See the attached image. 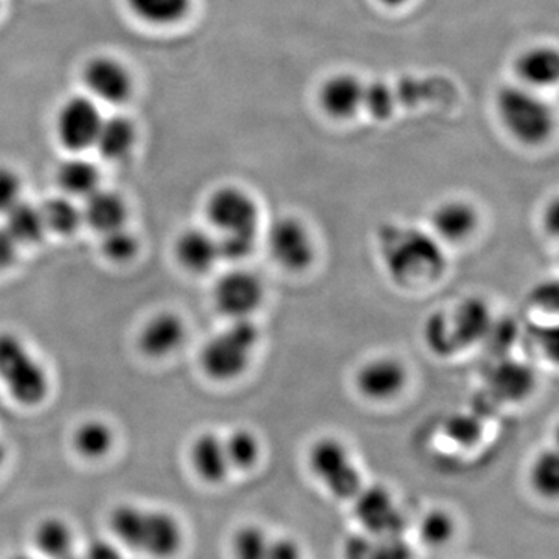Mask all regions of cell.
<instances>
[{"instance_id": "cell-21", "label": "cell", "mask_w": 559, "mask_h": 559, "mask_svg": "<svg viewBox=\"0 0 559 559\" xmlns=\"http://www.w3.org/2000/svg\"><path fill=\"white\" fill-rule=\"evenodd\" d=\"M176 257L187 271L205 274L221 261L218 238L204 229H189L176 242Z\"/></svg>"}, {"instance_id": "cell-5", "label": "cell", "mask_w": 559, "mask_h": 559, "mask_svg": "<svg viewBox=\"0 0 559 559\" xmlns=\"http://www.w3.org/2000/svg\"><path fill=\"white\" fill-rule=\"evenodd\" d=\"M0 380L22 406H38L49 395V374L16 334L0 333Z\"/></svg>"}, {"instance_id": "cell-46", "label": "cell", "mask_w": 559, "mask_h": 559, "mask_svg": "<svg viewBox=\"0 0 559 559\" xmlns=\"http://www.w3.org/2000/svg\"><path fill=\"white\" fill-rule=\"evenodd\" d=\"M7 559H43V558H39L38 555L22 554V551H20V554L10 555V557Z\"/></svg>"}, {"instance_id": "cell-47", "label": "cell", "mask_w": 559, "mask_h": 559, "mask_svg": "<svg viewBox=\"0 0 559 559\" xmlns=\"http://www.w3.org/2000/svg\"><path fill=\"white\" fill-rule=\"evenodd\" d=\"M7 460V448L3 447V443H0V468H2L3 463Z\"/></svg>"}, {"instance_id": "cell-27", "label": "cell", "mask_w": 559, "mask_h": 559, "mask_svg": "<svg viewBox=\"0 0 559 559\" xmlns=\"http://www.w3.org/2000/svg\"><path fill=\"white\" fill-rule=\"evenodd\" d=\"M3 218H5L3 229L9 231L17 245H35L47 234L40 207L31 202L22 200Z\"/></svg>"}, {"instance_id": "cell-41", "label": "cell", "mask_w": 559, "mask_h": 559, "mask_svg": "<svg viewBox=\"0 0 559 559\" xmlns=\"http://www.w3.org/2000/svg\"><path fill=\"white\" fill-rule=\"evenodd\" d=\"M83 559H127L124 549L112 538H95L84 549Z\"/></svg>"}, {"instance_id": "cell-38", "label": "cell", "mask_w": 559, "mask_h": 559, "mask_svg": "<svg viewBox=\"0 0 559 559\" xmlns=\"http://www.w3.org/2000/svg\"><path fill=\"white\" fill-rule=\"evenodd\" d=\"M22 201V179L13 168L0 167V216Z\"/></svg>"}, {"instance_id": "cell-25", "label": "cell", "mask_w": 559, "mask_h": 559, "mask_svg": "<svg viewBox=\"0 0 559 559\" xmlns=\"http://www.w3.org/2000/svg\"><path fill=\"white\" fill-rule=\"evenodd\" d=\"M488 384L502 401H521L535 388V374L525 364L514 359L499 360L489 373Z\"/></svg>"}, {"instance_id": "cell-7", "label": "cell", "mask_w": 559, "mask_h": 559, "mask_svg": "<svg viewBox=\"0 0 559 559\" xmlns=\"http://www.w3.org/2000/svg\"><path fill=\"white\" fill-rule=\"evenodd\" d=\"M105 117L102 106L90 95H72L55 114V138L70 154H84L94 150Z\"/></svg>"}, {"instance_id": "cell-10", "label": "cell", "mask_w": 559, "mask_h": 559, "mask_svg": "<svg viewBox=\"0 0 559 559\" xmlns=\"http://www.w3.org/2000/svg\"><path fill=\"white\" fill-rule=\"evenodd\" d=\"M266 246L274 263L288 272L310 270L318 253L310 229L294 216H283L271 224Z\"/></svg>"}, {"instance_id": "cell-13", "label": "cell", "mask_w": 559, "mask_h": 559, "mask_svg": "<svg viewBox=\"0 0 559 559\" xmlns=\"http://www.w3.org/2000/svg\"><path fill=\"white\" fill-rule=\"evenodd\" d=\"M409 382V370L403 360L395 356H378L359 367L355 374V385L362 399L384 403L395 400Z\"/></svg>"}, {"instance_id": "cell-20", "label": "cell", "mask_w": 559, "mask_h": 559, "mask_svg": "<svg viewBox=\"0 0 559 559\" xmlns=\"http://www.w3.org/2000/svg\"><path fill=\"white\" fill-rule=\"evenodd\" d=\"M81 210H83L84 224L100 235L127 226V201L116 191L105 190L100 187L84 200Z\"/></svg>"}, {"instance_id": "cell-8", "label": "cell", "mask_w": 559, "mask_h": 559, "mask_svg": "<svg viewBox=\"0 0 559 559\" xmlns=\"http://www.w3.org/2000/svg\"><path fill=\"white\" fill-rule=\"evenodd\" d=\"M205 216L218 235H259V202L240 187L226 186L213 191L205 202Z\"/></svg>"}, {"instance_id": "cell-22", "label": "cell", "mask_w": 559, "mask_h": 559, "mask_svg": "<svg viewBox=\"0 0 559 559\" xmlns=\"http://www.w3.org/2000/svg\"><path fill=\"white\" fill-rule=\"evenodd\" d=\"M518 79L530 90H546L559 79V55L551 47H533L514 61Z\"/></svg>"}, {"instance_id": "cell-24", "label": "cell", "mask_w": 559, "mask_h": 559, "mask_svg": "<svg viewBox=\"0 0 559 559\" xmlns=\"http://www.w3.org/2000/svg\"><path fill=\"white\" fill-rule=\"evenodd\" d=\"M32 543L39 558L64 559L75 554L76 536L68 521L51 516L36 524Z\"/></svg>"}, {"instance_id": "cell-12", "label": "cell", "mask_w": 559, "mask_h": 559, "mask_svg": "<svg viewBox=\"0 0 559 559\" xmlns=\"http://www.w3.org/2000/svg\"><path fill=\"white\" fill-rule=\"evenodd\" d=\"M213 301L221 314L230 320L250 319L263 305V282L250 271L227 272L213 288Z\"/></svg>"}, {"instance_id": "cell-33", "label": "cell", "mask_w": 559, "mask_h": 559, "mask_svg": "<svg viewBox=\"0 0 559 559\" xmlns=\"http://www.w3.org/2000/svg\"><path fill=\"white\" fill-rule=\"evenodd\" d=\"M271 540L259 525H245L231 536V554L235 559H266Z\"/></svg>"}, {"instance_id": "cell-31", "label": "cell", "mask_w": 559, "mask_h": 559, "mask_svg": "<svg viewBox=\"0 0 559 559\" xmlns=\"http://www.w3.org/2000/svg\"><path fill=\"white\" fill-rule=\"evenodd\" d=\"M230 468L237 471L252 469L261 455L260 440L249 429H235L224 439Z\"/></svg>"}, {"instance_id": "cell-2", "label": "cell", "mask_w": 559, "mask_h": 559, "mask_svg": "<svg viewBox=\"0 0 559 559\" xmlns=\"http://www.w3.org/2000/svg\"><path fill=\"white\" fill-rule=\"evenodd\" d=\"M381 253L390 277L409 288L436 282L447 267L441 242L432 234L417 229L384 230Z\"/></svg>"}, {"instance_id": "cell-15", "label": "cell", "mask_w": 559, "mask_h": 559, "mask_svg": "<svg viewBox=\"0 0 559 559\" xmlns=\"http://www.w3.org/2000/svg\"><path fill=\"white\" fill-rule=\"evenodd\" d=\"M366 83L353 73H337L320 86V108L334 120H349L364 108Z\"/></svg>"}, {"instance_id": "cell-26", "label": "cell", "mask_w": 559, "mask_h": 559, "mask_svg": "<svg viewBox=\"0 0 559 559\" xmlns=\"http://www.w3.org/2000/svg\"><path fill=\"white\" fill-rule=\"evenodd\" d=\"M132 16L153 28L176 27L189 17L193 0H124Z\"/></svg>"}, {"instance_id": "cell-36", "label": "cell", "mask_w": 559, "mask_h": 559, "mask_svg": "<svg viewBox=\"0 0 559 559\" xmlns=\"http://www.w3.org/2000/svg\"><path fill=\"white\" fill-rule=\"evenodd\" d=\"M395 108L392 91L388 84L382 81L366 84V94H364V108L371 117L378 120H388Z\"/></svg>"}, {"instance_id": "cell-29", "label": "cell", "mask_w": 559, "mask_h": 559, "mask_svg": "<svg viewBox=\"0 0 559 559\" xmlns=\"http://www.w3.org/2000/svg\"><path fill=\"white\" fill-rule=\"evenodd\" d=\"M114 447V432L109 425L100 419H90L76 429L73 448L81 457L100 460L106 457Z\"/></svg>"}, {"instance_id": "cell-9", "label": "cell", "mask_w": 559, "mask_h": 559, "mask_svg": "<svg viewBox=\"0 0 559 559\" xmlns=\"http://www.w3.org/2000/svg\"><path fill=\"white\" fill-rule=\"evenodd\" d=\"M84 94L100 106H121L134 94V76L123 61L110 55H97L81 69Z\"/></svg>"}, {"instance_id": "cell-14", "label": "cell", "mask_w": 559, "mask_h": 559, "mask_svg": "<svg viewBox=\"0 0 559 559\" xmlns=\"http://www.w3.org/2000/svg\"><path fill=\"white\" fill-rule=\"evenodd\" d=\"M479 223L477 209L468 201L462 200L441 202L430 215L433 237L448 245L468 241L479 229Z\"/></svg>"}, {"instance_id": "cell-18", "label": "cell", "mask_w": 559, "mask_h": 559, "mask_svg": "<svg viewBox=\"0 0 559 559\" xmlns=\"http://www.w3.org/2000/svg\"><path fill=\"white\" fill-rule=\"evenodd\" d=\"M190 462L197 476L212 485L226 480L231 471L224 439L213 432L201 433L194 439Z\"/></svg>"}, {"instance_id": "cell-30", "label": "cell", "mask_w": 559, "mask_h": 559, "mask_svg": "<svg viewBox=\"0 0 559 559\" xmlns=\"http://www.w3.org/2000/svg\"><path fill=\"white\" fill-rule=\"evenodd\" d=\"M423 337H425L430 352L439 358H450V356L462 352L457 340H455L454 331H452L448 311H436L429 316L425 329H423Z\"/></svg>"}, {"instance_id": "cell-37", "label": "cell", "mask_w": 559, "mask_h": 559, "mask_svg": "<svg viewBox=\"0 0 559 559\" xmlns=\"http://www.w3.org/2000/svg\"><path fill=\"white\" fill-rule=\"evenodd\" d=\"M218 238V248L221 260L242 261L252 255L257 248L259 235L253 234H227L216 235Z\"/></svg>"}, {"instance_id": "cell-1", "label": "cell", "mask_w": 559, "mask_h": 559, "mask_svg": "<svg viewBox=\"0 0 559 559\" xmlns=\"http://www.w3.org/2000/svg\"><path fill=\"white\" fill-rule=\"evenodd\" d=\"M108 528L110 538L124 550L153 559L178 557L186 544V530L178 516L167 510L145 509L134 503L114 507Z\"/></svg>"}, {"instance_id": "cell-6", "label": "cell", "mask_w": 559, "mask_h": 559, "mask_svg": "<svg viewBox=\"0 0 559 559\" xmlns=\"http://www.w3.org/2000/svg\"><path fill=\"white\" fill-rule=\"evenodd\" d=\"M311 473L337 499L355 498L362 488V476L355 459L341 440L322 437L308 452Z\"/></svg>"}, {"instance_id": "cell-23", "label": "cell", "mask_w": 559, "mask_h": 559, "mask_svg": "<svg viewBox=\"0 0 559 559\" xmlns=\"http://www.w3.org/2000/svg\"><path fill=\"white\" fill-rule=\"evenodd\" d=\"M57 182L66 197L84 201L100 189L102 173L94 162L84 159L83 154H72L58 167Z\"/></svg>"}, {"instance_id": "cell-48", "label": "cell", "mask_w": 559, "mask_h": 559, "mask_svg": "<svg viewBox=\"0 0 559 559\" xmlns=\"http://www.w3.org/2000/svg\"><path fill=\"white\" fill-rule=\"evenodd\" d=\"M64 559H83V557H81V555L73 554V555H70V557L64 558Z\"/></svg>"}, {"instance_id": "cell-11", "label": "cell", "mask_w": 559, "mask_h": 559, "mask_svg": "<svg viewBox=\"0 0 559 559\" xmlns=\"http://www.w3.org/2000/svg\"><path fill=\"white\" fill-rule=\"evenodd\" d=\"M352 500L356 520L366 533L373 536H404L406 533V516L388 488L362 485Z\"/></svg>"}, {"instance_id": "cell-44", "label": "cell", "mask_w": 559, "mask_h": 559, "mask_svg": "<svg viewBox=\"0 0 559 559\" xmlns=\"http://www.w3.org/2000/svg\"><path fill=\"white\" fill-rule=\"evenodd\" d=\"M17 246L20 245L13 240L9 231L0 227V272L9 270L16 260Z\"/></svg>"}, {"instance_id": "cell-35", "label": "cell", "mask_w": 559, "mask_h": 559, "mask_svg": "<svg viewBox=\"0 0 559 559\" xmlns=\"http://www.w3.org/2000/svg\"><path fill=\"white\" fill-rule=\"evenodd\" d=\"M102 250L110 261L123 263V261L134 259L138 253V237L128 230L127 226L120 227V229L102 235Z\"/></svg>"}, {"instance_id": "cell-19", "label": "cell", "mask_w": 559, "mask_h": 559, "mask_svg": "<svg viewBox=\"0 0 559 559\" xmlns=\"http://www.w3.org/2000/svg\"><path fill=\"white\" fill-rule=\"evenodd\" d=\"M138 140V124L130 117L116 114L103 120L94 150H97L105 160L124 162L134 153Z\"/></svg>"}, {"instance_id": "cell-17", "label": "cell", "mask_w": 559, "mask_h": 559, "mask_svg": "<svg viewBox=\"0 0 559 559\" xmlns=\"http://www.w3.org/2000/svg\"><path fill=\"white\" fill-rule=\"evenodd\" d=\"M448 316H450L455 340L462 349L487 340L489 330L495 323L487 301L480 297H466L460 300L457 307L448 312Z\"/></svg>"}, {"instance_id": "cell-45", "label": "cell", "mask_w": 559, "mask_h": 559, "mask_svg": "<svg viewBox=\"0 0 559 559\" xmlns=\"http://www.w3.org/2000/svg\"><path fill=\"white\" fill-rule=\"evenodd\" d=\"M378 2L389 7V9H399V7L406 5L409 0H378Z\"/></svg>"}, {"instance_id": "cell-39", "label": "cell", "mask_w": 559, "mask_h": 559, "mask_svg": "<svg viewBox=\"0 0 559 559\" xmlns=\"http://www.w3.org/2000/svg\"><path fill=\"white\" fill-rule=\"evenodd\" d=\"M371 559H414V550L404 536H374Z\"/></svg>"}, {"instance_id": "cell-3", "label": "cell", "mask_w": 559, "mask_h": 559, "mask_svg": "<svg viewBox=\"0 0 559 559\" xmlns=\"http://www.w3.org/2000/svg\"><path fill=\"white\" fill-rule=\"evenodd\" d=\"M496 106L503 128L524 145L538 146L549 140L555 130V116L549 103L527 86H503L496 97Z\"/></svg>"}, {"instance_id": "cell-43", "label": "cell", "mask_w": 559, "mask_h": 559, "mask_svg": "<svg viewBox=\"0 0 559 559\" xmlns=\"http://www.w3.org/2000/svg\"><path fill=\"white\" fill-rule=\"evenodd\" d=\"M266 559H304L301 549L296 540L290 538L272 539Z\"/></svg>"}, {"instance_id": "cell-32", "label": "cell", "mask_w": 559, "mask_h": 559, "mask_svg": "<svg viewBox=\"0 0 559 559\" xmlns=\"http://www.w3.org/2000/svg\"><path fill=\"white\" fill-rule=\"evenodd\" d=\"M530 484L547 499H555L559 491V459L557 451L546 450L533 460Z\"/></svg>"}, {"instance_id": "cell-4", "label": "cell", "mask_w": 559, "mask_h": 559, "mask_svg": "<svg viewBox=\"0 0 559 559\" xmlns=\"http://www.w3.org/2000/svg\"><path fill=\"white\" fill-rule=\"evenodd\" d=\"M259 342L260 331L252 319L231 320L202 348V370L213 381L238 380L248 371Z\"/></svg>"}, {"instance_id": "cell-40", "label": "cell", "mask_w": 559, "mask_h": 559, "mask_svg": "<svg viewBox=\"0 0 559 559\" xmlns=\"http://www.w3.org/2000/svg\"><path fill=\"white\" fill-rule=\"evenodd\" d=\"M374 536L370 533H356L349 535L342 546L344 559H371L373 558Z\"/></svg>"}, {"instance_id": "cell-42", "label": "cell", "mask_w": 559, "mask_h": 559, "mask_svg": "<svg viewBox=\"0 0 559 559\" xmlns=\"http://www.w3.org/2000/svg\"><path fill=\"white\" fill-rule=\"evenodd\" d=\"M451 429L452 439L457 440L459 443H474L479 437V426L476 425L474 419L463 417V415L452 419Z\"/></svg>"}, {"instance_id": "cell-16", "label": "cell", "mask_w": 559, "mask_h": 559, "mask_svg": "<svg viewBox=\"0 0 559 559\" xmlns=\"http://www.w3.org/2000/svg\"><path fill=\"white\" fill-rule=\"evenodd\" d=\"M186 340V322L175 312H160L140 331L139 347L148 358L160 359L178 352Z\"/></svg>"}, {"instance_id": "cell-34", "label": "cell", "mask_w": 559, "mask_h": 559, "mask_svg": "<svg viewBox=\"0 0 559 559\" xmlns=\"http://www.w3.org/2000/svg\"><path fill=\"white\" fill-rule=\"evenodd\" d=\"M455 532V522L447 510L433 509L421 518L418 525L419 538L430 547L450 543Z\"/></svg>"}, {"instance_id": "cell-28", "label": "cell", "mask_w": 559, "mask_h": 559, "mask_svg": "<svg viewBox=\"0 0 559 559\" xmlns=\"http://www.w3.org/2000/svg\"><path fill=\"white\" fill-rule=\"evenodd\" d=\"M75 201L62 194V197L50 198L39 205L47 231L72 235L83 226V210Z\"/></svg>"}]
</instances>
